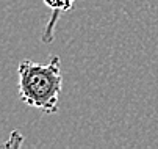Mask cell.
<instances>
[{"label": "cell", "mask_w": 158, "mask_h": 149, "mask_svg": "<svg viewBox=\"0 0 158 149\" xmlns=\"http://www.w3.org/2000/svg\"><path fill=\"white\" fill-rule=\"evenodd\" d=\"M17 74L19 96L22 102L44 113L58 112V102L63 90L60 57H50L46 65L24 60L17 68Z\"/></svg>", "instance_id": "1"}, {"label": "cell", "mask_w": 158, "mask_h": 149, "mask_svg": "<svg viewBox=\"0 0 158 149\" xmlns=\"http://www.w3.org/2000/svg\"><path fill=\"white\" fill-rule=\"evenodd\" d=\"M22 143H24V137H22L19 132H11L8 141L3 144L5 147H19Z\"/></svg>", "instance_id": "2"}]
</instances>
